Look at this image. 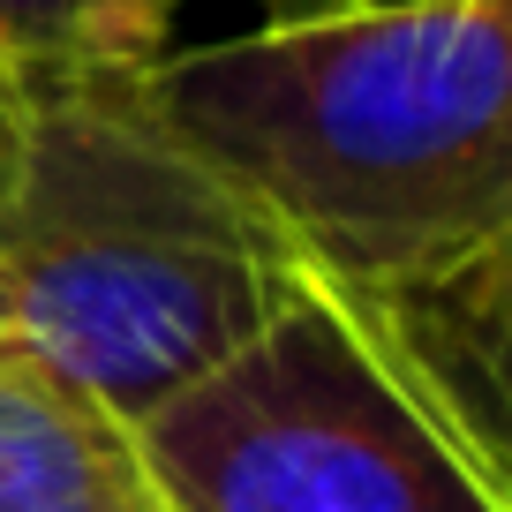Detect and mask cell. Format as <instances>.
I'll return each instance as SVG.
<instances>
[{"instance_id":"1","label":"cell","mask_w":512,"mask_h":512,"mask_svg":"<svg viewBox=\"0 0 512 512\" xmlns=\"http://www.w3.org/2000/svg\"><path fill=\"white\" fill-rule=\"evenodd\" d=\"M144 98L317 287L452 264L512 226V0H347L166 46Z\"/></svg>"},{"instance_id":"2","label":"cell","mask_w":512,"mask_h":512,"mask_svg":"<svg viewBox=\"0 0 512 512\" xmlns=\"http://www.w3.org/2000/svg\"><path fill=\"white\" fill-rule=\"evenodd\" d=\"M309 287L302 256L151 113L144 68L23 83L0 181V339L128 430Z\"/></svg>"},{"instance_id":"3","label":"cell","mask_w":512,"mask_h":512,"mask_svg":"<svg viewBox=\"0 0 512 512\" xmlns=\"http://www.w3.org/2000/svg\"><path fill=\"white\" fill-rule=\"evenodd\" d=\"M136 452L166 512H512L317 287L151 407Z\"/></svg>"},{"instance_id":"4","label":"cell","mask_w":512,"mask_h":512,"mask_svg":"<svg viewBox=\"0 0 512 512\" xmlns=\"http://www.w3.org/2000/svg\"><path fill=\"white\" fill-rule=\"evenodd\" d=\"M0 512H166L121 415L0 339Z\"/></svg>"},{"instance_id":"5","label":"cell","mask_w":512,"mask_h":512,"mask_svg":"<svg viewBox=\"0 0 512 512\" xmlns=\"http://www.w3.org/2000/svg\"><path fill=\"white\" fill-rule=\"evenodd\" d=\"M0 68L16 83L53 68H128L113 46V0H0Z\"/></svg>"},{"instance_id":"6","label":"cell","mask_w":512,"mask_h":512,"mask_svg":"<svg viewBox=\"0 0 512 512\" xmlns=\"http://www.w3.org/2000/svg\"><path fill=\"white\" fill-rule=\"evenodd\" d=\"M174 8H181V0H113V46H121L128 68H151L166 53ZM264 8H279V16H317V8H347V0H264Z\"/></svg>"},{"instance_id":"7","label":"cell","mask_w":512,"mask_h":512,"mask_svg":"<svg viewBox=\"0 0 512 512\" xmlns=\"http://www.w3.org/2000/svg\"><path fill=\"white\" fill-rule=\"evenodd\" d=\"M16 121H23V83L0 68V181H8V159H16Z\"/></svg>"}]
</instances>
